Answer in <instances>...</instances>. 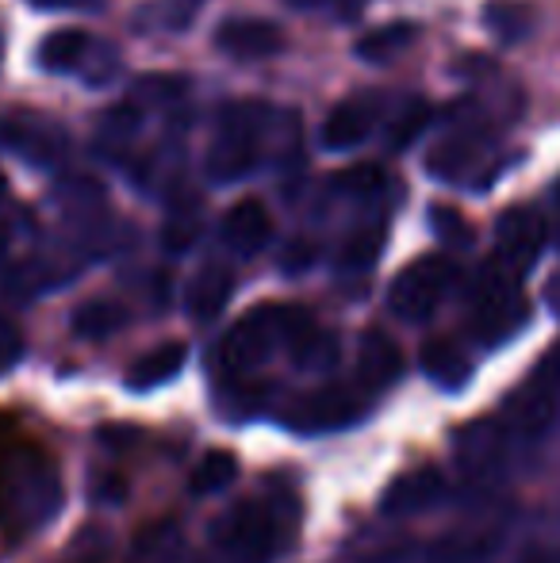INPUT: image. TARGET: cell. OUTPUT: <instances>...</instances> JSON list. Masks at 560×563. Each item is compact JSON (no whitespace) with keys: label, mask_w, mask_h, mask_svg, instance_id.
Listing matches in <instances>:
<instances>
[{"label":"cell","mask_w":560,"mask_h":563,"mask_svg":"<svg viewBox=\"0 0 560 563\" xmlns=\"http://www.w3.org/2000/svg\"><path fill=\"white\" fill-rule=\"evenodd\" d=\"M307 327H311V319H307L304 307H262V311H250L223 338V364L231 372L257 368V364L270 361V353L281 341H292Z\"/></svg>","instance_id":"cell-1"},{"label":"cell","mask_w":560,"mask_h":563,"mask_svg":"<svg viewBox=\"0 0 560 563\" xmlns=\"http://www.w3.org/2000/svg\"><path fill=\"white\" fill-rule=\"evenodd\" d=\"M257 139H262V108L234 104L208 150V162H204L208 177L216 185H231V180L246 177L257 165Z\"/></svg>","instance_id":"cell-2"},{"label":"cell","mask_w":560,"mask_h":563,"mask_svg":"<svg viewBox=\"0 0 560 563\" xmlns=\"http://www.w3.org/2000/svg\"><path fill=\"white\" fill-rule=\"evenodd\" d=\"M457 280V265L441 253H430V257H419L415 265H407L404 273L396 276L388 291V307L407 322H422L438 311V303L446 299L449 284Z\"/></svg>","instance_id":"cell-3"},{"label":"cell","mask_w":560,"mask_h":563,"mask_svg":"<svg viewBox=\"0 0 560 563\" xmlns=\"http://www.w3.org/2000/svg\"><path fill=\"white\" fill-rule=\"evenodd\" d=\"M216 544L231 552L239 563H265L277 549V526H273L270 510L257 503H234L223 518L211 529Z\"/></svg>","instance_id":"cell-4"},{"label":"cell","mask_w":560,"mask_h":563,"mask_svg":"<svg viewBox=\"0 0 560 563\" xmlns=\"http://www.w3.org/2000/svg\"><path fill=\"white\" fill-rule=\"evenodd\" d=\"M546 219L534 208H510L495 223V265H503L510 276H523L534 268V261L546 250Z\"/></svg>","instance_id":"cell-5"},{"label":"cell","mask_w":560,"mask_h":563,"mask_svg":"<svg viewBox=\"0 0 560 563\" xmlns=\"http://www.w3.org/2000/svg\"><path fill=\"white\" fill-rule=\"evenodd\" d=\"M8 503L20 518L28 521H46L62 503V483L54 479L51 464L35 460V464H23L8 479Z\"/></svg>","instance_id":"cell-6"},{"label":"cell","mask_w":560,"mask_h":563,"mask_svg":"<svg viewBox=\"0 0 560 563\" xmlns=\"http://www.w3.org/2000/svg\"><path fill=\"white\" fill-rule=\"evenodd\" d=\"M361 395L350 391V387H322L315 395H304L292 410L288 422L296 426L299 433H315V430H342V426L358 422L361 418Z\"/></svg>","instance_id":"cell-7"},{"label":"cell","mask_w":560,"mask_h":563,"mask_svg":"<svg viewBox=\"0 0 560 563\" xmlns=\"http://www.w3.org/2000/svg\"><path fill=\"white\" fill-rule=\"evenodd\" d=\"M0 134H4L8 150H15V154L31 165H58L69 146L66 131H62L58 123H51V119H39V115L8 119V123L0 126Z\"/></svg>","instance_id":"cell-8"},{"label":"cell","mask_w":560,"mask_h":563,"mask_svg":"<svg viewBox=\"0 0 560 563\" xmlns=\"http://www.w3.org/2000/svg\"><path fill=\"white\" fill-rule=\"evenodd\" d=\"M216 46L231 58H273L284 51V31L273 20L231 15L216 27Z\"/></svg>","instance_id":"cell-9"},{"label":"cell","mask_w":560,"mask_h":563,"mask_svg":"<svg viewBox=\"0 0 560 563\" xmlns=\"http://www.w3.org/2000/svg\"><path fill=\"white\" fill-rule=\"evenodd\" d=\"M273 238V216L262 200H239L223 219V242L239 257H254L270 245Z\"/></svg>","instance_id":"cell-10"},{"label":"cell","mask_w":560,"mask_h":563,"mask_svg":"<svg viewBox=\"0 0 560 563\" xmlns=\"http://www.w3.org/2000/svg\"><path fill=\"white\" fill-rule=\"evenodd\" d=\"M373 123H376V108L369 100L353 97V100H342L334 112L327 115L319 131V146L330 150V154H342V150H353L373 134Z\"/></svg>","instance_id":"cell-11"},{"label":"cell","mask_w":560,"mask_h":563,"mask_svg":"<svg viewBox=\"0 0 560 563\" xmlns=\"http://www.w3.org/2000/svg\"><path fill=\"white\" fill-rule=\"evenodd\" d=\"M457 464H461L464 475H476V479H484V475L499 472L503 467V433L495 422H472L461 430V438H457Z\"/></svg>","instance_id":"cell-12"},{"label":"cell","mask_w":560,"mask_h":563,"mask_svg":"<svg viewBox=\"0 0 560 563\" xmlns=\"http://www.w3.org/2000/svg\"><path fill=\"white\" fill-rule=\"evenodd\" d=\"M441 490H446V483H441V475L433 472V467H415V472L399 475V479L384 490L381 510L388 514V518H407V514H419L426 506L438 503Z\"/></svg>","instance_id":"cell-13"},{"label":"cell","mask_w":560,"mask_h":563,"mask_svg":"<svg viewBox=\"0 0 560 563\" xmlns=\"http://www.w3.org/2000/svg\"><path fill=\"white\" fill-rule=\"evenodd\" d=\"M404 372V353L388 334L365 330L358 341V376L365 387H392Z\"/></svg>","instance_id":"cell-14"},{"label":"cell","mask_w":560,"mask_h":563,"mask_svg":"<svg viewBox=\"0 0 560 563\" xmlns=\"http://www.w3.org/2000/svg\"><path fill=\"white\" fill-rule=\"evenodd\" d=\"M234 296V273L227 265H204L200 273L193 276V284H188V314H193L196 322H211L219 319V314L227 311V303H231Z\"/></svg>","instance_id":"cell-15"},{"label":"cell","mask_w":560,"mask_h":563,"mask_svg":"<svg viewBox=\"0 0 560 563\" xmlns=\"http://www.w3.org/2000/svg\"><path fill=\"white\" fill-rule=\"evenodd\" d=\"M553 415H557V395L546 391V387H538V384L518 387V391L510 395L507 402H503V418H507L510 430L534 433V438L549 430Z\"/></svg>","instance_id":"cell-16"},{"label":"cell","mask_w":560,"mask_h":563,"mask_svg":"<svg viewBox=\"0 0 560 563\" xmlns=\"http://www.w3.org/2000/svg\"><path fill=\"white\" fill-rule=\"evenodd\" d=\"M185 361H188V349L180 345V341H162V345H154L150 353H142L139 361L131 364L128 384L135 387V391H150V387L177 376V372L185 368Z\"/></svg>","instance_id":"cell-17"},{"label":"cell","mask_w":560,"mask_h":563,"mask_svg":"<svg viewBox=\"0 0 560 563\" xmlns=\"http://www.w3.org/2000/svg\"><path fill=\"white\" fill-rule=\"evenodd\" d=\"M92 51V38L77 27H62V31H51V35L39 43V66L46 74H74L81 69L85 54Z\"/></svg>","instance_id":"cell-18"},{"label":"cell","mask_w":560,"mask_h":563,"mask_svg":"<svg viewBox=\"0 0 560 563\" xmlns=\"http://www.w3.org/2000/svg\"><path fill=\"white\" fill-rule=\"evenodd\" d=\"M422 372L433 379V384L446 387V391H461L472 376V364L453 341L438 338V341H426L422 345Z\"/></svg>","instance_id":"cell-19"},{"label":"cell","mask_w":560,"mask_h":563,"mask_svg":"<svg viewBox=\"0 0 560 563\" xmlns=\"http://www.w3.org/2000/svg\"><path fill=\"white\" fill-rule=\"evenodd\" d=\"M415 38H419V27L407 20H396V23H384V27L369 31V35H361L353 54H358L361 62H369V66H381V62H396Z\"/></svg>","instance_id":"cell-20"},{"label":"cell","mask_w":560,"mask_h":563,"mask_svg":"<svg viewBox=\"0 0 560 563\" xmlns=\"http://www.w3.org/2000/svg\"><path fill=\"white\" fill-rule=\"evenodd\" d=\"M128 307L116 299H89L74 311V334L85 341H105L128 327Z\"/></svg>","instance_id":"cell-21"},{"label":"cell","mask_w":560,"mask_h":563,"mask_svg":"<svg viewBox=\"0 0 560 563\" xmlns=\"http://www.w3.org/2000/svg\"><path fill=\"white\" fill-rule=\"evenodd\" d=\"M288 353H292V364H296V368L330 372L338 364L342 345H338V334H330V330L307 327V330H299V334L288 341Z\"/></svg>","instance_id":"cell-22"},{"label":"cell","mask_w":560,"mask_h":563,"mask_svg":"<svg viewBox=\"0 0 560 563\" xmlns=\"http://www.w3.org/2000/svg\"><path fill=\"white\" fill-rule=\"evenodd\" d=\"M204 0H150L135 12V27L139 31H188L200 15Z\"/></svg>","instance_id":"cell-23"},{"label":"cell","mask_w":560,"mask_h":563,"mask_svg":"<svg viewBox=\"0 0 560 563\" xmlns=\"http://www.w3.org/2000/svg\"><path fill=\"white\" fill-rule=\"evenodd\" d=\"M484 27L499 43H523L534 31V8L526 0H487L484 4Z\"/></svg>","instance_id":"cell-24"},{"label":"cell","mask_w":560,"mask_h":563,"mask_svg":"<svg viewBox=\"0 0 560 563\" xmlns=\"http://www.w3.org/2000/svg\"><path fill=\"white\" fill-rule=\"evenodd\" d=\"M480 134H457V139H446L441 146L430 150V157H426V169L433 173L438 180H457L464 169L472 165V157L480 154Z\"/></svg>","instance_id":"cell-25"},{"label":"cell","mask_w":560,"mask_h":563,"mask_svg":"<svg viewBox=\"0 0 560 563\" xmlns=\"http://www.w3.org/2000/svg\"><path fill=\"white\" fill-rule=\"evenodd\" d=\"M234 475H239V460L223 449H211L200 456V464H196L188 487H193V495H216V490H223Z\"/></svg>","instance_id":"cell-26"},{"label":"cell","mask_w":560,"mask_h":563,"mask_svg":"<svg viewBox=\"0 0 560 563\" xmlns=\"http://www.w3.org/2000/svg\"><path fill=\"white\" fill-rule=\"evenodd\" d=\"M180 552V533L177 526H150L135 537L128 563H173Z\"/></svg>","instance_id":"cell-27"},{"label":"cell","mask_w":560,"mask_h":563,"mask_svg":"<svg viewBox=\"0 0 560 563\" xmlns=\"http://www.w3.org/2000/svg\"><path fill=\"white\" fill-rule=\"evenodd\" d=\"M381 250H384V230L376 227L358 230L342 245V253H338V268H345V273H369L376 265V257H381Z\"/></svg>","instance_id":"cell-28"},{"label":"cell","mask_w":560,"mask_h":563,"mask_svg":"<svg viewBox=\"0 0 560 563\" xmlns=\"http://www.w3.org/2000/svg\"><path fill=\"white\" fill-rule=\"evenodd\" d=\"M430 115H433V108L426 104V100H415V104H407L404 112H399L396 123L388 126V142H392V150H407L415 139L426 131V123H430Z\"/></svg>","instance_id":"cell-29"},{"label":"cell","mask_w":560,"mask_h":563,"mask_svg":"<svg viewBox=\"0 0 560 563\" xmlns=\"http://www.w3.org/2000/svg\"><path fill=\"white\" fill-rule=\"evenodd\" d=\"M430 227L438 230V238L449 250H469L472 245V227L464 223V216L457 208H446V203L430 208Z\"/></svg>","instance_id":"cell-30"},{"label":"cell","mask_w":560,"mask_h":563,"mask_svg":"<svg viewBox=\"0 0 560 563\" xmlns=\"http://www.w3.org/2000/svg\"><path fill=\"white\" fill-rule=\"evenodd\" d=\"M188 89V77L180 74H154V77H142L135 85V97L150 100V104H165V100H177L185 97Z\"/></svg>","instance_id":"cell-31"},{"label":"cell","mask_w":560,"mask_h":563,"mask_svg":"<svg viewBox=\"0 0 560 563\" xmlns=\"http://www.w3.org/2000/svg\"><path fill=\"white\" fill-rule=\"evenodd\" d=\"M196 234H200V219H196V211L177 208V211H173V219L162 230V245H165V250H173V253H185L188 245L196 242Z\"/></svg>","instance_id":"cell-32"},{"label":"cell","mask_w":560,"mask_h":563,"mask_svg":"<svg viewBox=\"0 0 560 563\" xmlns=\"http://www.w3.org/2000/svg\"><path fill=\"white\" fill-rule=\"evenodd\" d=\"M381 185H384V173L376 165H353V169L338 173V188L350 196H373L381 192Z\"/></svg>","instance_id":"cell-33"},{"label":"cell","mask_w":560,"mask_h":563,"mask_svg":"<svg viewBox=\"0 0 560 563\" xmlns=\"http://www.w3.org/2000/svg\"><path fill=\"white\" fill-rule=\"evenodd\" d=\"M139 123H142L139 104H120V108H112V112L105 115L100 134H105V139H112V142H128V139H135Z\"/></svg>","instance_id":"cell-34"},{"label":"cell","mask_w":560,"mask_h":563,"mask_svg":"<svg viewBox=\"0 0 560 563\" xmlns=\"http://www.w3.org/2000/svg\"><path fill=\"white\" fill-rule=\"evenodd\" d=\"M530 384H538V387H546V391H560V341L553 349H549L546 356L538 361V368L530 372Z\"/></svg>","instance_id":"cell-35"},{"label":"cell","mask_w":560,"mask_h":563,"mask_svg":"<svg viewBox=\"0 0 560 563\" xmlns=\"http://www.w3.org/2000/svg\"><path fill=\"white\" fill-rule=\"evenodd\" d=\"M23 356V338L15 327H8V322H0V372H8L12 364H20Z\"/></svg>","instance_id":"cell-36"},{"label":"cell","mask_w":560,"mask_h":563,"mask_svg":"<svg viewBox=\"0 0 560 563\" xmlns=\"http://www.w3.org/2000/svg\"><path fill=\"white\" fill-rule=\"evenodd\" d=\"M35 8H46V12H100L108 0H31Z\"/></svg>","instance_id":"cell-37"},{"label":"cell","mask_w":560,"mask_h":563,"mask_svg":"<svg viewBox=\"0 0 560 563\" xmlns=\"http://www.w3.org/2000/svg\"><path fill=\"white\" fill-rule=\"evenodd\" d=\"M123 495H128L123 479H97L92 483V498H97V503H123Z\"/></svg>","instance_id":"cell-38"},{"label":"cell","mask_w":560,"mask_h":563,"mask_svg":"<svg viewBox=\"0 0 560 563\" xmlns=\"http://www.w3.org/2000/svg\"><path fill=\"white\" fill-rule=\"evenodd\" d=\"M296 8H327V4H345V0H288Z\"/></svg>","instance_id":"cell-39"},{"label":"cell","mask_w":560,"mask_h":563,"mask_svg":"<svg viewBox=\"0 0 560 563\" xmlns=\"http://www.w3.org/2000/svg\"><path fill=\"white\" fill-rule=\"evenodd\" d=\"M549 303H553L557 311H560V276H557L553 284H549Z\"/></svg>","instance_id":"cell-40"},{"label":"cell","mask_w":560,"mask_h":563,"mask_svg":"<svg viewBox=\"0 0 560 563\" xmlns=\"http://www.w3.org/2000/svg\"><path fill=\"white\" fill-rule=\"evenodd\" d=\"M523 563H557V560H549L546 552H530V556H526Z\"/></svg>","instance_id":"cell-41"},{"label":"cell","mask_w":560,"mask_h":563,"mask_svg":"<svg viewBox=\"0 0 560 563\" xmlns=\"http://www.w3.org/2000/svg\"><path fill=\"white\" fill-rule=\"evenodd\" d=\"M8 192V180H4V173H0V196H4Z\"/></svg>","instance_id":"cell-42"},{"label":"cell","mask_w":560,"mask_h":563,"mask_svg":"<svg viewBox=\"0 0 560 563\" xmlns=\"http://www.w3.org/2000/svg\"><path fill=\"white\" fill-rule=\"evenodd\" d=\"M0 250H4V234H0Z\"/></svg>","instance_id":"cell-43"},{"label":"cell","mask_w":560,"mask_h":563,"mask_svg":"<svg viewBox=\"0 0 560 563\" xmlns=\"http://www.w3.org/2000/svg\"><path fill=\"white\" fill-rule=\"evenodd\" d=\"M557 563H560V560H557Z\"/></svg>","instance_id":"cell-44"}]
</instances>
